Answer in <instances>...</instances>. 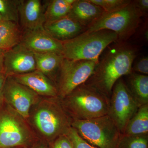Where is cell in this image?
Here are the masks:
<instances>
[{
  "label": "cell",
  "mask_w": 148,
  "mask_h": 148,
  "mask_svg": "<svg viewBox=\"0 0 148 148\" xmlns=\"http://www.w3.org/2000/svg\"><path fill=\"white\" fill-rule=\"evenodd\" d=\"M137 49L124 42H118L99 61L94 73L85 83L110 98L113 88L122 77L132 72Z\"/></svg>",
  "instance_id": "cell-1"
},
{
  "label": "cell",
  "mask_w": 148,
  "mask_h": 148,
  "mask_svg": "<svg viewBox=\"0 0 148 148\" xmlns=\"http://www.w3.org/2000/svg\"><path fill=\"white\" fill-rule=\"evenodd\" d=\"M27 121L38 139L48 144L67 134L73 121L58 97H41L32 108Z\"/></svg>",
  "instance_id": "cell-2"
},
{
  "label": "cell",
  "mask_w": 148,
  "mask_h": 148,
  "mask_svg": "<svg viewBox=\"0 0 148 148\" xmlns=\"http://www.w3.org/2000/svg\"><path fill=\"white\" fill-rule=\"evenodd\" d=\"M60 99L64 110L73 121L93 119L108 114L110 98L86 83Z\"/></svg>",
  "instance_id": "cell-3"
},
{
  "label": "cell",
  "mask_w": 148,
  "mask_h": 148,
  "mask_svg": "<svg viewBox=\"0 0 148 148\" xmlns=\"http://www.w3.org/2000/svg\"><path fill=\"white\" fill-rule=\"evenodd\" d=\"M118 42V35L109 30L84 32L72 39L62 42V54L70 60L98 62L100 56L106 48Z\"/></svg>",
  "instance_id": "cell-4"
},
{
  "label": "cell",
  "mask_w": 148,
  "mask_h": 148,
  "mask_svg": "<svg viewBox=\"0 0 148 148\" xmlns=\"http://www.w3.org/2000/svg\"><path fill=\"white\" fill-rule=\"evenodd\" d=\"M38 140L27 120L4 101L0 106V148H30Z\"/></svg>",
  "instance_id": "cell-5"
},
{
  "label": "cell",
  "mask_w": 148,
  "mask_h": 148,
  "mask_svg": "<svg viewBox=\"0 0 148 148\" xmlns=\"http://www.w3.org/2000/svg\"><path fill=\"white\" fill-rule=\"evenodd\" d=\"M143 16L133 3L112 12H104L84 32L107 30L117 34L119 42H124L136 32Z\"/></svg>",
  "instance_id": "cell-6"
},
{
  "label": "cell",
  "mask_w": 148,
  "mask_h": 148,
  "mask_svg": "<svg viewBox=\"0 0 148 148\" xmlns=\"http://www.w3.org/2000/svg\"><path fill=\"white\" fill-rule=\"evenodd\" d=\"M71 127L97 148H118L122 134L108 115L84 121H73Z\"/></svg>",
  "instance_id": "cell-7"
},
{
  "label": "cell",
  "mask_w": 148,
  "mask_h": 148,
  "mask_svg": "<svg viewBox=\"0 0 148 148\" xmlns=\"http://www.w3.org/2000/svg\"><path fill=\"white\" fill-rule=\"evenodd\" d=\"M98 62L64 58L56 80L58 97L64 98L86 82L94 73Z\"/></svg>",
  "instance_id": "cell-8"
},
{
  "label": "cell",
  "mask_w": 148,
  "mask_h": 148,
  "mask_svg": "<svg viewBox=\"0 0 148 148\" xmlns=\"http://www.w3.org/2000/svg\"><path fill=\"white\" fill-rule=\"evenodd\" d=\"M122 78L116 83L110 98L108 115L122 135L128 122L140 107Z\"/></svg>",
  "instance_id": "cell-9"
},
{
  "label": "cell",
  "mask_w": 148,
  "mask_h": 148,
  "mask_svg": "<svg viewBox=\"0 0 148 148\" xmlns=\"http://www.w3.org/2000/svg\"><path fill=\"white\" fill-rule=\"evenodd\" d=\"M3 96L5 102L27 120L32 108L41 98L10 76L6 79Z\"/></svg>",
  "instance_id": "cell-10"
},
{
  "label": "cell",
  "mask_w": 148,
  "mask_h": 148,
  "mask_svg": "<svg viewBox=\"0 0 148 148\" xmlns=\"http://www.w3.org/2000/svg\"><path fill=\"white\" fill-rule=\"evenodd\" d=\"M36 70L34 54L20 44L5 50L3 73L7 76L21 75Z\"/></svg>",
  "instance_id": "cell-11"
},
{
  "label": "cell",
  "mask_w": 148,
  "mask_h": 148,
  "mask_svg": "<svg viewBox=\"0 0 148 148\" xmlns=\"http://www.w3.org/2000/svg\"><path fill=\"white\" fill-rule=\"evenodd\" d=\"M40 0H21L18 6L19 26L22 32L43 28L45 3Z\"/></svg>",
  "instance_id": "cell-12"
},
{
  "label": "cell",
  "mask_w": 148,
  "mask_h": 148,
  "mask_svg": "<svg viewBox=\"0 0 148 148\" xmlns=\"http://www.w3.org/2000/svg\"><path fill=\"white\" fill-rule=\"evenodd\" d=\"M19 44L33 53L62 54V42L52 38L44 28L23 32Z\"/></svg>",
  "instance_id": "cell-13"
},
{
  "label": "cell",
  "mask_w": 148,
  "mask_h": 148,
  "mask_svg": "<svg viewBox=\"0 0 148 148\" xmlns=\"http://www.w3.org/2000/svg\"><path fill=\"white\" fill-rule=\"evenodd\" d=\"M10 76L17 82L29 88L40 97H58V90L54 83L38 70L27 73Z\"/></svg>",
  "instance_id": "cell-14"
},
{
  "label": "cell",
  "mask_w": 148,
  "mask_h": 148,
  "mask_svg": "<svg viewBox=\"0 0 148 148\" xmlns=\"http://www.w3.org/2000/svg\"><path fill=\"white\" fill-rule=\"evenodd\" d=\"M43 28L52 38L61 42L73 38L86 29L68 16L57 21L45 22Z\"/></svg>",
  "instance_id": "cell-15"
},
{
  "label": "cell",
  "mask_w": 148,
  "mask_h": 148,
  "mask_svg": "<svg viewBox=\"0 0 148 148\" xmlns=\"http://www.w3.org/2000/svg\"><path fill=\"white\" fill-rule=\"evenodd\" d=\"M104 12L101 8L88 0H75L68 16L86 29L98 20Z\"/></svg>",
  "instance_id": "cell-16"
},
{
  "label": "cell",
  "mask_w": 148,
  "mask_h": 148,
  "mask_svg": "<svg viewBox=\"0 0 148 148\" xmlns=\"http://www.w3.org/2000/svg\"><path fill=\"white\" fill-rule=\"evenodd\" d=\"M34 53L36 70L42 73L55 84L58 71L64 58L63 54L54 52Z\"/></svg>",
  "instance_id": "cell-17"
},
{
  "label": "cell",
  "mask_w": 148,
  "mask_h": 148,
  "mask_svg": "<svg viewBox=\"0 0 148 148\" xmlns=\"http://www.w3.org/2000/svg\"><path fill=\"white\" fill-rule=\"evenodd\" d=\"M23 32L17 23L2 21L0 24V49L7 50L19 44Z\"/></svg>",
  "instance_id": "cell-18"
},
{
  "label": "cell",
  "mask_w": 148,
  "mask_h": 148,
  "mask_svg": "<svg viewBox=\"0 0 148 148\" xmlns=\"http://www.w3.org/2000/svg\"><path fill=\"white\" fill-rule=\"evenodd\" d=\"M125 82L130 91L140 106L148 104V76L132 72Z\"/></svg>",
  "instance_id": "cell-19"
},
{
  "label": "cell",
  "mask_w": 148,
  "mask_h": 148,
  "mask_svg": "<svg viewBox=\"0 0 148 148\" xmlns=\"http://www.w3.org/2000/svg\"><path fill=\"white\" fill-rule=\"evenodd\" d=\"M148 134V104L140 106L128 122L122 135Z\"/></svg>",
  "instance_id": "cell-20"
},
{
  "label": "cell",
  "mask_w": 148,
  "mask_h": 148,
  "mask_svg": "<svg viewBox=\"0 0 148 148\" xmlns=\"http://www.w3.org/2000/svg\"><path fill=\"white\" fill-rule=\"evenodd\" d=\"M75 1V0L44 1L45 4V22L57 21L68 16Z\"/></svg>",
  "instance_id": "cell-21"
},
{
  "label": "cell",
  "mask_w": 148,
  "mask_h": 148,
  "mask_svg": "<svg viewBox=\"0 0 148 148\" xmlns=\"http://www.w3.org/2000/svg\"><path fill=\"white\" fill-rule=\"evenodd\" d=\"M21 0H0V17L3 21L18 24V6Z\"/></svg>",
  "instance_id": "cell-22"
},
{
  "label": "cell",
  "mask_w": 148,
  "mask_h": 148,
  "mask_svg": "<svg viewBox=\"0 0 148 148\" xmlns=\"http://www.w3.org/2000/svg\"><path fill=\"white\" fill-rule=\"evenodd\" d=\"M118 148H148V134L122 135Z\"/></svg>",
  "instance_id": "cell-23"
},
{
  "label": "cell",
  "mask_w": 148,
  "mask_h": 148,
  "mask_svg": "<svg viewBox=\"0 0 148 148\" xmlns=\"http://www.w3.org/2000/svg\"><path fill=\"white\" fill-rule=\"evenodd\" d=\"M90 2L101 8L105 12H112L129 4L130 0H88Z\"/></svg>",
  "instance_id": "cell-24"
},
{
  "label": "cell",
  "mask_w": 148,
  "mask_h": 148,
  "mask_svg": "<svg viewBox=\"0 0 148 148\" xmlns=\"http://www.w3.org/2000/svg\"><path fill=\"white\" fill-rule=\"evenodd\" d=\"M67 135L71 141L74 148H97L82 138L73 127L69 129Z\"/></svg>",
  "instance_id": "cell-25"
},
{
  "label": "cell",
  "mask_w": 148,
  "mask_h": 148,
  "mask_svg": "<svg viewBox=\"0 0 148 148\" xmlns=\"http://www.w3.org/2000/svg\"><path fill=\"white\" fill-rule=\"evenodd\" d=\"M49 148H74L67 134L59 136L48 144Z\"/></svg>",
  "instance_id": "cell-26"
},
{
  "label": "cell",
  "mask_w": 148,
  "mask_h": 148,
  "mask_svg": "<svg viewBox=\"0 0 148 148\" xmlns=\"http://www.w3.org/2000/svg\"><path fill=\"white\" fill-rule=\"evenodd\" d=\"M134 69L135 72L140 73V74L147 75L148 74V58L147 56L144 57L139 60L132 67V70Z\"/></svg>",
  "instance_id": "cell-27"
},
{
  "label": "cell",
  "mask_w": 148,
  "mask_h": 148,
  "mask_svg": "<svg viewBox=\"0 0 148 148\" xmlns=\"http://www.w3.org/2000/svg\"><path fill=\"white\" fill-rule=\"evenodd\" d=\"M133 3L135 6L140 11L143 15L148 12V0H136L133 1Z\"/></svg>",
  "instance_id": "cell-28"
},
{
  "label": "cell",
  "mask_w": 148,
  "mask_h": 148,
  "mask_svg": "<svg viewBox=\"0 0 148 148\" xmlns=\"http://www.w3.org/2000/svg\"><path fill=\"white\" fill-rule=\"evenodd\" d=\"M7 77V76L3 73H0V106L4 102L3 90Z\"/></svg>",
  "instance_id": "cell-29"
},
{
  "label": "cell",
  "mask_w": 148,
  "mask_h": 148,
  "mask_svg": "<svg viewBox=\"0 0 148 148\" xmlns=\"http://www.w3.org/2000/svg\"><path fill=\"white\" fill-rule=\"evenodd\" d=\"M30 148H49L48 144L42 140H38Z\"/></svg>",
  "instance_id": "cell-30"
},
{
  "label": "cell",
  "mask_w": 148,
  "mask_h": 148,
  "mask_svg": "<svg viewBox=\"0 0 148 148\" xmlns=\"http://www.w3.org/2000/svg\"><path fill=\"white\" fill-rule=\"evenodd\" d=\"M5 51L0 49V73H3V70L4 55Z\"/></svg>",
  "instance_id": "cell-31"
},
{
  "label": "cell",
  "mask_w": 148,
  "mask_h": 148,
  "mask_svg": "<svg viewBox=\"0 0 148 148\" xmlns=\"http://www.w3.org/2000/svg\"><path fill=\"white\" fill-rule=\"evenodd\" d=\"M10 148H29L28 147H13Z\"/></svg>",
  "instance_id": "cell-32"
},
{
  "label": "cell",
  "mask_w": 148,
  "mask_h": 148,
  "mask_svg": "<svg viewBox=\"0 0 148 148\" xmlns=\"http://www.w3.org/2000/svg\"><path fill=\"white\" fill-rule=\"evenodd\" d=\"M2 21V20L1 18V17H0V24H1V23Z\"/></svg>",
  "instance_id": "cell-33"
}]
</instances>
